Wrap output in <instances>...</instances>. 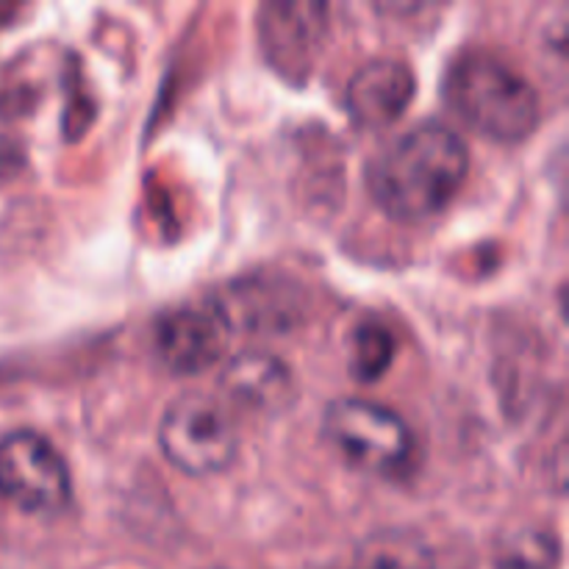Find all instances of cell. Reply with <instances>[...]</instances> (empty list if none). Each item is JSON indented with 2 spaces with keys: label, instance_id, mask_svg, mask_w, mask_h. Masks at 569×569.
I'll use <instances>...</instances> for the list:
<instances>
[{
  "label": "cell",
  "instance_id": "obj_1",
  "mask_svg": "<svg viewBox=\"0 0 569 569\" xmlns=\"http://www.w3.org/2000/svg\"><path fill=\"white\" fill-rule=\"evenodd\" d=\"M467 167L470 153L459 133L439 122H420L372 156L367 187L389 217L420 222L453 200Z\"/></svg>",
  "mask_w": 569,
  "mask_h": 569
},
{
  "label": "cell",
  "instance_id": "obj_2",
  "mask_svg": "<svg viewBox=\"0 0 569 569\" xmlns=\"http://www.w3.org/2000/svg\"><path fill=\"white\" fill-rule=\"evenodd\" d=\"M445 94L467 126L498 142H520L539 122V94L531 83L483 50H470L453 61Z\"/></svg>",
  "mask_w": 569,
  "mask_h": 569
},
{
  "label": "cell",
  "instance_id": "obj_3",
  "mask_svg": "<svg viewBox=\"0 0 569 569\" xmlns=\"http://www.w3.org/2000/svg\"><path fill=\"white\" fill-rule=\"evenodd\" d=\"M159 439L167 459L189 476L226 470L237 456V426L231 411L209 395L178 398L164 411Z\"/></svg>",
  "mask_w": 569,
  "mask_h": 569
},
{
  "label": "cell",
  "instance_id": "obj_4",
  "mask_svg": "<svg viewBox=\"0 0 569 569\" xmlns=\"http://www.w3.org/2000/svg\"><path fill=\"white\" fill-rule=\"evenodd\" d=\"M326 439L353 467L370 472H395L409 465L415 439L406 422L387 406L345 398L331 403L322 420Z\"/></svg>",
  "mask_w": 569,
  "mask_h": 569
},
{
  "label": "cell",
  "instance_id": "obj_5",
  "mask_svg": "<svg viewBox=\"0 0 569 569\" xmlns=\"http://www.w3.org/2000/svg\"><path fill=\"white\" fill-rule=\"evenodd\" d=\"M0 498L22 511H59L70 498V472L53 445L33 431L0 442Z\"/></svg>",
  "mask_w": 569,
  "mask_h": 569
},
{
  "label": "cell",
  "instance_id": "obj_6",
  "mask_svg": "<svg viewBox=\"0 0 569 569\" xmlns=\"http://www.w3.org/2000/svg\"><path fill=\"white\" fill-rule=\"evenodd\" d=\"M261 44L278 72L292 81L311 70L322 33H326V6L320 3H270L261 9Z\"/></svg>",
  "mask_w": 569,
  "mask_h": 569
},
{
  "label": "cell",
  "instance_id": "obj_7",
  "mask_svg": "<svg viewBox=\"0 0 569 569\" xmlns=\"http://www.w3.org/2000/svg\"><path fill=\"white\" fill-rule=\"evenodd\" d=\"M161 361L176 372H203L226 353L228 320L220 311H172L156 328Z\"/></svg>",
  "mask_w": 569,
  "mask_h": 569
},
{
  "label": "cell",
  "instance_id": "obj_8",
  "mask_svg": "<svg viewBox=\"0 0 569 569\" xmlns=\"http://www.w3.org/2000/svg\"><path fill=\"white\" fill-rule=\"evenodd\" d=\"M411 98H415V76L403 61H370L348 83L350 117L367 128L392 126L409 109Z\"/></svg>",
  "mask_w": 569,
  "mask_h": 569
},
{
  "label": "cell",
  "instance_id": "obj_9",
  "mask_svg": "<svg viewBox=\"0 0 569 569\" xmlns=\"http://www.w3.org/2000/svg\"><path fill=\"white\" fill-rule=\"evenodd\" d=\"M222 383L233 400L253 409L281 406L289 392V372L278 359L264 353H244L228 365Z\"/></svg>",
  "mask_w": 569,
  "mask_h": 569
},
{
  "label": "cell",
  "instance_id": "obj_10",
  "mask_svg": "<svg viewBox=\"0 0 569 569\" xmlns=\"http://www.w3.org/2000/svg\"><path fill=\"white\" fill-rule=\"evenodd\" d=\"M353 569H437L415 533H378L361 545Z\"/></svg>",
  "mask_w": 569,
  "mask_h": 569
},
{
  "label": "cell",
  "instance_id": "obj_11",
  "mask_svg": "<svg viewBox=\"0 0 569 569\" xmlns=\"http://www.w3.org/2000/svg\"><path fill=\"white\" fill-rule=\"evenodd\" d=\"M392 361V337L381 326H365L356 331L353 342V370L361 378H376Z\"/></svg>",
  "mask_w": 569,
  "mask_h": 569
},
{
  "label": "cell",
  "instance_id": "obj_12",
  "mask_svg": "<svg viewBox=\"0 0 569 569\" xmlns=\"http://www.w3.org/2000/svg\"><path fill=\"white\" fill-rule=\"evenodd\" d=\"M553 539L542 533H528L520 537L503 556L498 559V569H553L556 567Z\"/></svg>",
  "mask_w": 569,
  "mask_h": 569
}]
</instances>
